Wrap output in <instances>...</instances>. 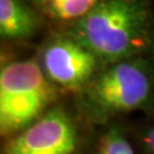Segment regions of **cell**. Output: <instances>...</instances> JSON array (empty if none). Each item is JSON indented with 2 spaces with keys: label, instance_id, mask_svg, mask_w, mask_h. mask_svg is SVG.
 Segmentation results:
<instances>
[{
  "label": "cell",
  "instance_id": "cell-1",
  "mask_svg": "<svg viewBox=\"0 0 154 154\" xmlns=\"http://www.w3.org/2000/svg\"><path fill=\"white\" fill-rule=\"evenodd\" d=\"M147 25L149 9L145 0H100L77 21L73 39L96 57L116 62L143 49Z\"/></svg>",
  "mask_w": 154,
  "mask_h": 154
},
{
  "label": "cell",
  "instance_id": "cell-2",
  "mask_svg": "<svg viewBox=\"0 0 154 154\" xmlns=\"http://www.w3.org/2000/svg\"><path fill=\"white\" fill-rule=\"evenodd\" d=\"M35 61L7 64L0 73V132L11 136L32 123L55 91Z\"/></svg>",
  "mask_w": 154,
  "mask_h": 154
},
{
  "label": "cell",
  "instance_id": "cell-3",
  "mask_svg": "<svg viewBox=\"0 0 154 154\" xmlns=\"http://www.w3.org/2000/svg\"><path fill=\"white\" fill-rule=\"evenodd\" d=\"M152 82L140 63L121 61L103 72L89 90V97L103 112H128L142 107L151 96Z\"/></svg>",
  "mask_w": 154,
  "mask_h": 154
},
{
  "label": "cell",
  "instance_id": "cell-4",
  "mask_svg": "<svg viewBox=\"0 0 154 154\" xmlns=\"http://www.w3.org/2000/svg\"><path fill=\"white\" fill-rule=\"evenodd\" d=\"M77 143L71 119L62 109L55 107L11 139L4 154H73Z\"/></svg>",
  "mask_w": 154,
  "mask_h": 154
},
{
  "label": "cell",
  "instance_id": "cell-5",
  "mask_svg": "<svg viewBox=\"0 0 154 154\" xmlns=\"http://www.w3.org/2000/svg\"><path fill=\"white\" fill-rule=\"evenodd\" d=\"M96 55L75 39H56L42 53V70L53 82L67 89L80 87L91 77Z\"/></svg>",
  "mask_w": 154,
  "mask_h": 154
},
{
  "label": "cell",
  "instance_id": "cell-6",
  "mask_svg": "<svg viewBox=\"0 0 154 154\" xmlns=\"http://www.w3.org/2000/svg\"><path fill=\"white\" fill-rule=\"evenodd\" d=\"M37 20L21 0H0V34L2 38H26L35 29Z\"/></svg>",
  "mask_w": 154,
  "mask_h": 154
},
{
  "label": "cell",
  "instance_id": "cell-7",
  "mask_svg": "<svg viewBox=\"0 0 154 154\" xmlns=\"http://www.w3.org/2000/svg\"><path fill=\"white\" fill-rule=\"evenodd\" d=\"M100 0H50L48 11L53 17L62 21L80 20L93 9Z\"/></svg>",
  "mask_w": 154,
  "mask_h": 154
},
{
  "label": "cell",
  "instance_id": "cell-8",
  "mask_svg": "<svg viewBox=\"0 0 154 154\" xmlns=\"http://www.w3.org/2000/svg\"><path fill=\"white\" fill-rule=\"evenodd\" d=\"M98 154H135V152L120 132L112 130L102 139Z\"/></svg>",
  "mask_w": 154,
  "mask_h": 154
},
{
  "label": "cell",
  "instance_id": "cell-9",
  "mask_svg": "<svg viewBox=\"0 0 154 154\" xmlns=\"http://www.w3.org/2000/svg\"><path fill=\"white\" fill-rule=\"evenodd\" d=\"M144 143L149 152L154 154V127H152L144 136Z\"/></svg>",
  "mask_w": 154,
  "mask_h": 154
},
{
  "label": "cell",
  "instance_id": "cell-10",
  "mask_svg": "<svg viewBox=\"0 0 154 154\" xmlns=\"http://www.w3.org/2000/svg\"><path fill=\"white\" fill-rule=\"evenodd\" d=\"M41 1H44V2H48V1H50V0H41Z\"/></svg>",
  "mask_w": 154,
  "mask_h": 154
}]
</instances>
